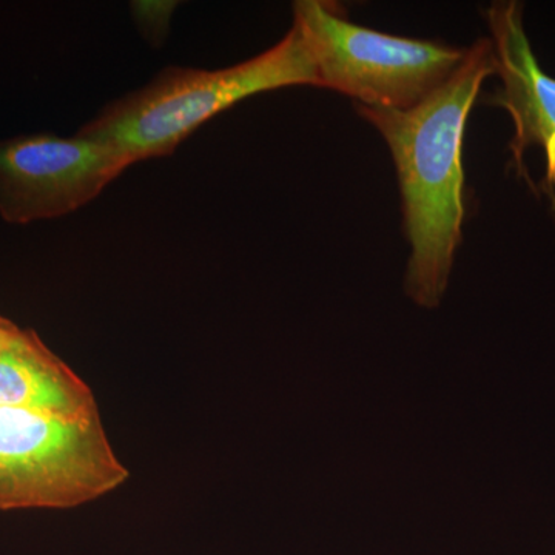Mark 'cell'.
I'll return each mask as SVG.
<instances>
[{
  "instance_id": "1",
  "label": "cell",
  "mask_w": 555,
  "mask_h": 555,
  "mask_svg": "<svg viewBox=\"0 0 555 555\" xmlns=\"http://www.w3.org/2000/svg\"><path fill=\"white\" fill-rule=\"evenodd\" d=\"M494 73L492 42L481 39L467 49L448 82L415 107L357 104V112L386 139L396 163L411 244L404 288L423 308L440 305L462 243L463 137L481 83Z\"/></svg>"
},
{
  "instance_id": "2",
  "label": "cell",
  "mask_w": 555,
  "mask_h": 555,
  "mask_svg": "<svg viewBox=\"0 0 555 555\" xmlns=\"http://www.w3.org/2000/svg\"><path fill=\"white\" fill-rule=\"evenodd\" d=\"M291 86L317 87L315 65L297 27L272 49L233 67L166 68L107 105L78 134L115 145L134 164L160 158L236 102Z\"/></svg>"
},
{
  "instance_id": "3",
  "label": "cell",
  "mask_w": 555,
  "mask_h": 555,
  "mask_svg": "<svg viewBox=\"0 0 555 555\" xmlns=\"http://www.w3.org/2000/svg\"><path fill=\"white\" fill-rule=\"evenodd\" d=\"M129 478L100 412L68 416L0 406V511L73 509Z\"/></svg>"
},
{
  "instance_id": "4",
  "label": "cell",
  "mask_w": 555,
  "mask_h": 555,
  "mask_svg": "<svg viewBox=\"0 0 555 555\" xmlns=\"http://www.w3.org/2000/svg\"><path fill=\"white\" fill-rule=\"evenodd\" d=\"M294 14V27L315 65L317 87L347 94L367 107H415L465 61L467 49L352 24L334 2L299 0Z\"/></svg>"
},
{
  "instance_id": "5",
  "label": "cell",
  "mask_w": 555,
  "mask_h": 555,
  "mask_svg": "<svg viewBox=\"0 0 555 555\" xmlns=\"http://www.w3.org/2000/svg\"><path fill=\"white\" fill-rule=\"evenodd\" d=\"M133 164L115 145L79 134L0 142V215L14 224L65 217L96 199Z\"/></svg>"
},
{
  "instance_id": "6",
  "label": "cell",
  "mask_w": 555,
  "mask_h": 555,
  "mask_svg": "<svg viewBox=\"0 0 555 555\" xmlns=\"http://www.w3.org/2000/svg\"><path fill=\"white\" fill-rule=\"evenodd\" d=\"M486 17L492 33L495 73L502 78V89L488 104L505 108L514 120L516 133L509 150L518 177L531 184L524 164L526 149L537 145L545 152L542 190L555 210V79L543 72L532 53L520 3H492Z\"/></svg>"
},
{
  "instance_id": "7",
  "label": "cell",
  "mask_w": 555,
  "mask_h": 555,
  "mask_svg": "<svg viewBox=\"0 0 555 555\" xmlns=\"http://www.w3.org/2000/svg\"><path fill=\"white\" fill-rule=\"evenodd\" d=\"M0 406L57 415L100 412L91 387L31 328L0 337Z\"/></svg>"
},
{
  "instance_id": "8",
  "label": "cell",
  "mask_w": 555,
  "mask_h": 555,
  "mask_svg": "<svg viewBox=\"0 0 555 555\" xmlns=\"http://www.w3.org/2000/svg\"><path fill=\"white\" fill-rule=\"evenodd\" d=\"M11 323L10 320H7V318L0 317V331H3V328H7L10 326Z\"/></svg>"
},
{
  "instance_id": "9",
  "label": "cell",
  "mask_w": 555,
  "mask_h": 555,
  "mask_svg": "<svg viewBox=\"0 0 555 555\" xmlns=\"http://www.w3.org/2000/svg\"><path fill=\"white\" fill-rule=\"evenodd\" d=\"M16 327V324H10L9 327L3 328V331H0V337H3V335L9 334L10 331H13V328Z\"/></svg>"
}]
</instances>
